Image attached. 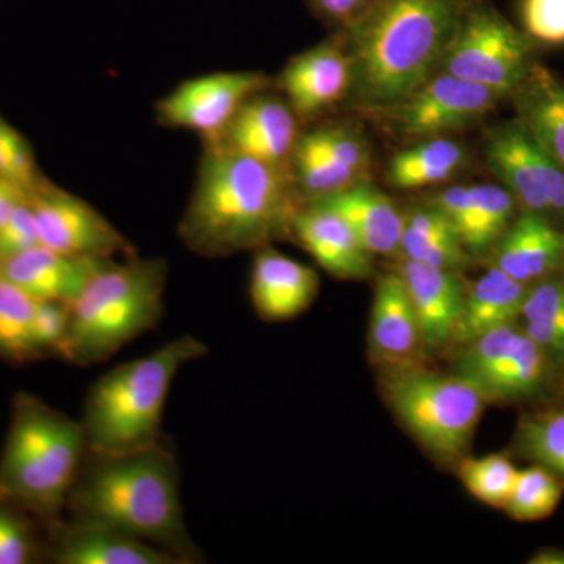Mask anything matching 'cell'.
<instances>
[{"mask_svg": "<svg viewBox=\"0 0 564 564\" xmlns=\"http://www.w3.org/2000/svg\"><path fill=\"white\" fill-rule=\"evenodd\" d=\"M40 234L31 204L22 203L0 226V259L39 247Z\"/></svg>", "mask_w": 564, "mask_h": 564, "instance_id": "cell-39", "label": "cell"}, {"mask_svg": "<svg viewBox=\"0 0 564 564\" xmlns=\"http://www.w3.org/2000/svg\"><path fill=\"white\" fill-rule=\"evenodd\" d=\"M521 20L530 40L564 44V0H521Z\"/></svg>", "mask_w": 564, "mask_h": 564, "instance_id": "cell-38", "label": "cell"}, {"mask_svg": "<svg viewBox=\"0 0 564 564\" xmlns=\"http://www.w3.org/2000/svg\"><path fill=\"white\" fill-rule=\"evenodd\" d=\"M562 496L560 478L540 464H533L519 470L505 511L519 522L543 521L554 513Z\"/></svg>", "mask_w": 564, "mask_h": 564, "instance_id": "cell-32", "label": "cell"}, {"mask_svg": "<svg viewBox=\"0 0 564 564\" xmlns=\"http://www.w3.org/2000/svg\"><path fill=\"white\" fill-rule=\"evenodd\" d=\"M46 533L28 511L0 497V564H31L44 560Z\"/></svg>", "mask_w": 564, "mask_h": 564, "instance_id": "cell-33", "label": "cell"}, {"mask_svg": "<svg viewBox=\"0 0 564 564\" xmlns=\"http://www.w3.org/2000/svg\"><path fill=\"white\" fill-rule=\"evenodd\" d=\"M29 192L17 182L0 176V226L22 203L28 202Z\"/></svg>", "mask_w": 564, "mask_h": 564, "instance_id": "cell-41", "label": "cell"}, {"mask_svg": "<svg viewBox=\"0 0 564 564\" xmlns=\"http://www.w3.org/2000/svg\"><path fill=\"white\" fill-rule=\"evenodd\" d=\"M262 93L240 107L217 143L204 147L220 148L289 169L300 135L299 117L285 99Z\"/></svg>", "mask_w": 564, "mask_h": 564, "instance_id": "cell-14", "label": "cell"}, {"mask_svg": "<svg viewBox=\"0 0 564 564\" xmlns=\"http://www.w3.org/2000/svg\"><path fill=\"white\" fill-rule=\"evenodd\" d=\"M378 367L386 403L415 443L436 462L456 466L473 445L484 397L463 378L429 369L421 359Z\"/></svg>", "mask_w": 564, "mask_h": 564, "instance_id": "cell-7", "label": "cell"}, {"mask_svg": "<svg viewBox=\"0 0 564 564\" xmlns=\"http://www.w3.org/2000/svg\"><path fill=\"white\" fill-rule=\"evenodd\" d=\"M352 61L350 52L337 43H323L296 55L280 77L285 101L299 118L329 109L350 91Z\"/></svg>", "mask_w": 564, "mask_h": 564, "instance_id": "cell-16", "label": "cell"}, {"mask_svg": "<svg viewBox=\"0 0 564 564\" xmlns=\"http://www.w3.org/2000/svg\"><path fill=\"white\" fill-rule=\"evenodd\" d=\"M489 267L527 285L564 270V226L519 210L489 252Z\"/></svg>", "mask_w": 564, "mask_h": 564, "instance_id": "cell-19", "label": "cell"}, {"mask_svg": "<svg viewBox=\"0 0 564 564\" xmlns=\"http://www.w3.org/2000/svg\"><path fill=\"white\" fill-rule=\"evenodd\" d=\"M300 206L291 170L204 147L177 234L185 248L202 258L258 251L291 236Z\"/></svg>", "mask_w": 564, "mask_h": 564, "instance_id": "cell-1", "label": "cell"}, {"mask_svg": "<svg viewBox=\"0 0 564 564\" xmlns=\"http://www.w3.org/2000/svg\"><path fill=\"white\" fill-rule=\"evenodd\" d=\"M65 514L131 534L184 564L203 563L202 551L185 525L180 466L163 443L124 454L85 452Z\"/></svg>", "mask_w": 564, "mask_h": 564, "instance_id": "cell-2", "label": "cell"}, {"mask_svg": "<svg viewBox=\"0 0 564 564\" xmlns=\"http://www.w3.org/2000/svg\"><path fill=\"white\" fill-rule=\"evenodd\" d=\"M469 188V215L459 237L470 258H488L518 215V203L503 185L480 184Z\"/></svg>", "mask_w": 564, "mask_h": 564, "instance_id": "cell-29", "label": "cell"}, {"mask_svg": "<svg viewBox=\"0 0 564 564\" xmlns=\"http://www.w3.org/2000/svg\"><path fill=\"white\" fill-rule=\"evenodd\" d=\"M68 328L69 304L36 302L32 321V344L36 358H58Z\"/></svg>", "mask_w": 564, "mask_h": 564, "instance_id": "cell-37", "label": "cell"}, {"mask_svg": "<svg viewBox=\"0 0 564 564\" xmlns=\"http://www.w3.org/2000/svg\"><path fill=\"white\" fill-rule=\"evenodd\" d=\"M166 278L169 265L163 259L133 254L104 263L69 304L68 334L58 358L74 366H95L154 332L165 314Z\"/></svg>", "mask_w": 564, "mask_h": 564, "instance_id": "cell-6", "label": "cell"}, {"mask_svg": "<svg viewBox=\"0 0 564 564\" xmlns=\"http://www.w3.org/2000/svg\"><path fill=\"white\" fill-rule=\"evenodd\" d=\"M2 496H3V494H2V491H0V497H2Z\"/></svg>", "mask_w": 564, "mask_h": 564, "instance_id": "cell-43", "label": "cell"}, {"mask_svg": "<svg viewBox=\"0 0 564 564\" xmlns=\"http://www.w3.org/2000/svg\"><path fill=\"white\" fill-rule=\"evenodd\" d=\"M85 452L80 421L32 393H17L0 454V491L33 516L46 532L65 519Z\"/></svg>", "mask_w": 564, "mask_h": 564, "instance_id": "cell-4", "label": "cell"}, {"mask_svg": "<svg viewBox=\"0 0 564 564\" xmlns=\"http://www.w3.org/2000/svg\"><path fill=\"white\" fill-rule=\"evenodd\" d=\"M485 159L519 210L564 226V170L540 150L521 121L503 122L489 131Z\"/></svg>", "mask_w": 564, "mask_h": 564, "instance_id": "cell-10", "label": "cell"}, {"mask_svg": "<svg viewBox=\"0 0 564 564\" xmlns=\"http://www.w3.org/2000/svg\"><path fill=\"white\" fill-rule=\"evenodd\" d=\"M40 243L74 258L115 259L135 254L131 242L101 212L44 180L29 192Z\"/></svg>", "mask_w": 564, "mask_h": 564, "instance_id": "cell-11", "label": "cell"}, {"mask_svg": "<svg viewBox=\"0 0 564 564\" xmlns=\"http://www.w3.org/2000/svg\"><path fill=\"white\" fill-rule=\"evenodd\" d=\"M299 140L329 161L369 176L370 151L366 141L343 128H321L300 133Z\"/></svg>", "mask_w": 564, "mask_h": 564, "instance_id": "cell-35", "label": "cell"}, {"mask_svg": "<svg viewBox=\"0 0 564 564\" xmlns=\"http://www.w3.org/2000/svg\"><path fill=\"white\" fill-rule=\"evenodd\" d=\"M311 203L340 215L370 254L400 256L404 214L369 182H359L347 191Z\"/></svg>", "mask_w": 564, "mask_h": 564, "instance_id": "cell-23", "label": "cell"}, {"mask_svg": "<svg viewBox=\"0 0 564 564\" xmlns=\"http://www.w3.org/2000/svg\"><path fill=\"white\" fill-rule=\"evenodd\" d=\"M0 176L31 192L46 180L40 172L32 144L0 115Z\"/></svg>", "mask_w": 564, "mask_h": 564, "instance_id": "cell-36", "label": "cell"}, {"mask_svg": "<svg viewBox=\"0 0 564 564\" xmlns=\"http://www.w3.org/2000/svg\"><path fill=\"white\" fill-rule=\"evenodd\" d=\"M35 300L0 280V358L14 364L35 361L32 321Z\"/></svg>", "mask_w": 564, "mask_h": 564, "instance_id": "cell-31", "label": "cell"}, {"mask_svg": "<svg viewBox=\"0 0 564 564\" xmlns=\"http://www.w3.org/2000/svg\"><path fill=\"white\" fill-rule=\"evenodd\" d=\"M107 261L111 259L74 258L39 245L0 259V280L35 302L70 304Z\"/></svg>", "mask_w": 564, "mask_h": 564, "instance_id": "cell-17", "label": "cell"}, {"mask_svg": "<svg viewBox=\"0 0 564 564\" xmlns=\"http://www.w3.org/2000/svg\"><path fill=\"white\" fill-rule=\"evenodd\" d=\"M464 0H375L350 28L359 106L391 110L440 73Z\"/></svg>", "mask_w": 564, "mask_h": 564, "instance_id": "cell-3", "label": "cell"}, {"mask_svg": "<svg viewBox=\"0 0 564 564\" xmlns=\"http://www.w3.org/2000/svg\"><path fill=\"white\" fill-rule=\"evenodd\" d=\"M529 288L502 270L489 267L478 280L466 285L451 345L462 347L492 329L518 322Z\"/></svg>", "mask_w": 564, "mask_h": 564, "instance_id": "cell-24", "label": "cell"}, {"mask_svg": "<svg viewBox=\"0 0 564 564\" xmlns=\"http://www.w3.org/2000/svg\"><path fill=\"white\" fill-rule=\"evenodd\" d=\"M518 322L564 372V270L530 285Z\"/></svg>", "mask_w": 564, "mask_h": 564, "instance_id": "cell-28", "label": "cell"}, {"mask_svg": "<svg viewBox=\"0 0 564 564\" xmlns=\"http://www.w3.org/2000/svg\"><path fill=\"white\" fill-rule=\"evenodd\" d=\"M291 236L339 280H366L373 273L372 254L336 212L306 203L292 218Z\"/></svg>", "mask_w": 564, "mask_h": 564, "instance_id": "cell-18", "label": "cell"}, {"mask_svg": "<svg viewBox=\"0 0 564 564\" xmlns=\"http://www.w3.org/2000/svg\"><path fill=\"white\" fill-rule=\"evenodd\" d=\"M395 272L402 276L413 302L423 347L440 350L451 345L467 285L462 273L404 258L400 259Z\"/></svg>", "mask_w": 564, "mask_h": 564, "instance_id": "cell-21", "label": "cell"}, {"mask_svg": "<svg viewBox=\"0 0 564 564\" xmlns=\"http://www.w3.org/2000/svg\"><path fill=\"white\" fill-rule=\"evenodd\" d=\"M456 348L452 373L477 389L486 404L529 402L558 373L519 322Z\"/></svg>", "mask_w": 564, "mask_h": 564, "instance_id": "cell-8", "label": "cell"}, {"mask_svg": "<svg viewBox=\"0 0 564 564\" xmlns=\"http://www.w3.org/2000/svg\"><path fill=\"white\" fill-rule=\"evenodd\" d=\"M369 345L378 366L421 359V325L406 285L397 272L383 274L375 285Z\"/></svg>", "mask_w": 564, "mask_h": 564, "instance_id": "cell-22", "label": "cell"}, {"mask_svg": "<svg viewBox=\"0 0 564 564\" xmlns=\"http://www.w3.org/2000/svg\"><path fill=\"white\" fill-rule=\"evenodd\" d=\"M207 352V344L185 334L98 378L88 389L80 419L87 451L124 454L162 444L163 411L174 378Z\"/></svg>", "mask_w": 564, "mask_h": 564, "instance_id": "cell-5", "label": "cell"}, {"mask_svg": "<svg viewBox=\"0 0 564 564\" xmlns=\"http://www.w3.org/2000/svg\"><path fill=\"white\" fill-rule=\"evenodd\" d=\"M467 158L466 148L452 137L419 140L389 161L388 181L399 191L432 187L462 172Z\"/></svg>", "mask_w": 564, "mask_h": 564, "instance_id": "cell-27", "label": "cell"}, {"mask_svg": "<svg viewBox=\"0 0 564 564\" xmlns=\"http://www.w3.org/2000/svg\"><path fill=\"white\" fill-rule=\"evenodd\" d=\"M510 98L534 143L564 170V82L533 63Z\"/></svg>", "mask_w": 564, "mask_h": 564, "instance_id": "cell-25", "label": "cell"}, {"mask_svg": "<svg viewBox=\"0 0 564 564\" xmlns=\"http://www.w3.org/2000/svg\"><path fill=\"white\" fill-rule=\"evenodd\" d=\"M532 44L492 7L467 6L440 70L510 98L532 68Z\"/></svg>", "mask_w": 564, "mask_h": 564, "instance_id": "cell-9", "label": "cell"}, {"mask_svg": "<svg viewBox=\"0 0 564 564\" xmlns=\"http://www.w3.org/2000/svg\"><path fill=\"white\" fill-rule=\"evenodd\" d=\"M370 3V0H314L323 17L347 25L358 20Z\"/></svg>", "mask_w": 564, "mask_h": 564, "instance_id": "cell-40", "label": "cell"}, {"mask_svg": "<svg viewBox=\"0 0 564 564\" xmlns=\"http://www.w3.org/2000/svg\"><path fill=\"white\" fill-rule=\"evenodd\" d=\"M513 448L564 484V406L522 417L516 429Z\"/></svg>", "mask_w": 564, "mask_h": 564, "instance_id": "cell-30", "label": "cell"}, {"mask_svg": "<svg viewBox=\"0 0 564 564\" xmlns=\"http://www.w3.org/2000/svg\"><path fill=\"white\" fill-rule=\"evenodd\" d=\"M502 101L496 91L452 74H434L391 111L397 129L411 139L448 137L484 120Z\"/></svg>", "mask_w": 564, "mask_h": 564, "instance_id": "cell-13", "label": "cell"}, {"mask_svg": "<svg viewBox=\"0 0 564 564\" xmlns=\"http://www.w3.org/2000/svg\"><path fill=\"white\" fill-rule=\"evenodd\" d=\"M269 85V77L251 70H223L193 77L155 104V117L165 128L196 132L204 144H214L240 107L265 91Z\"/></svg>", "mask_w": 564, "mask_h": 564, "instance_id": "cell-12", "label": "cell"}, {"mask_svg": "<svg viewBox=\"0 0 564 564\" xmlns=\"http://www.w3.org/2000/svg\"><path fill=\"white\" fill-rule=\"evenodd\" d=\"M532 564H564V551L556 547H544L530 558Z\"/></svg>", "mask_w": 564, "mask_h": 564, "instance_id": "cell-42", "label": "cell"}, {"mask_svg": "<svg viewBox=\"0 0 564 564\" xmlns=\"http://www.w3.org/2000/svg\"><path fill=\"white\" fill-rule=\"evenodd\" d=\"M44 560L57 564H184L131 534L65 518L46 532Z\"/></svg>", "mask_w": 564, "mask_h": 564, "instance_id": "cell-15", "label": "cell"}, {"mask_svg": "<svg viewBox=\"0 0 564 564\" xmlns=\"http://www.w3.org/2000/svg\"><path fill=\"white\" fill-rule=\"evenodd\" d=\"M456 467H458L464 488L473 494L475 499L488 507L505 510L519 473L508 456L502 454L485 455L480 458L464 456Z\"/></svg>", "mask_w": 564, "mask_h": 564, "instance_id": "cell-34", "label": "cell"}, {"mask_svg": "<svg viewBox=\"0 0 564 564\" xmlns=\"http://www.w3.org/2000/svg\"><path fill=\"white\" fill-rule=\"evenodd\" d=\"M318 274L265 247L256 251L252 262L250 296L263 322H288L310 310L318 293Z\"/></svg>", "mask_w": 564, "mask_h": 564, "instance_id": "cell-20", "label": "cell"}, {"mask_svg": "<svg viewBox=\"0 0 564 564\" xmlns=\"http://www.w3.org/2000/svg\"><path fill=\"white\" fill-rule=\"evenodd\" d=\"M400 256L410 261L462 273L470 261L458 232L443 212L432 204L415 206L404 214Z\"/></svg>", "mask_w": 564, "mask_h": 564, "instance_id": "cell-26", "label": "cell"}]
</instances>
